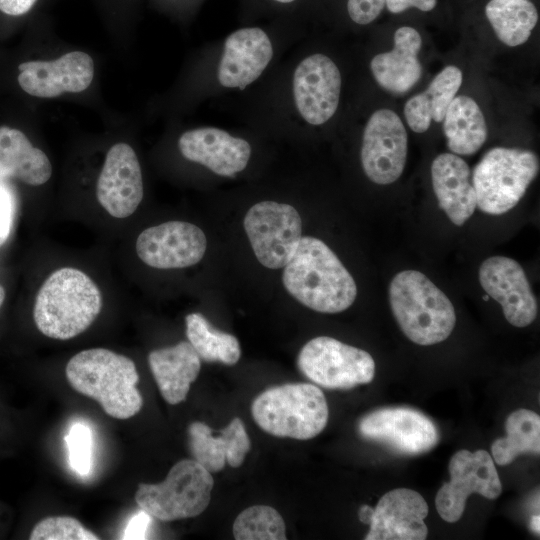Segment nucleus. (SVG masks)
<instances>
[{
  "label": "nucleus",
  "mask_w": 540,
  "mask_h": 540,
  "mask_svg": "<svg viewBox=\"0 0 540 540\" xmlns=\"http://www.w3.org/2000/svg\"><path fill=\"white\" fill-rule=\"evenodd\" d=\"M436 3L437 0H386L387 9L392 13H400L411 7L428 12L434 9Z\"/></svg>",
  "instance_id": "37"
},
{
  "label": "nucleus",
  "mask_w": 540,
  "mask_h": 540,
  "mask_svg": "<svg viewBox=\"0 0 540 540\" xmlns=\"http://www.w3.org/2000/svg\"><path fill=\"white\" fill-rule=\"evenodd\" d=\"M244 228L257 260L269 269L284 268L302 238L298 211L274 201L253 205L244 217Z\"/></svg>",
  "instance_id": "9"
},
{
  "label": "nucleus",
  "mask_w": 540,
  "mask_h": 540,
  "mask_svg": "<svg viewBox=\"0 0 540 540\" xmlns=\"http://www.w3.org/2000/svg\"><path fill=\"white\" fill-rule=\"evenodd\" d=\"M200 360L192 345L186 341L149 353L150 370L167 403L176 405L186 399L191 384L200 372Z\"/></svg>",
  "instance_id": "24"
},
{
  "label": "nucleus",
  "mask_w": 540,
  "mask_h": 540,
  "mask_svg": "<svg viewBox=\"0 0 540 540\" xmlns=\"http://www.w3.org/2000/svg\"><path fill=\"white\" fill-rule=\"evenodd\" d=\"M251 412L265 432L297 440L317 436L328 422V404L321 389L309 383H289L259 394Z\"/></svg>",
  "instance_id": "5"
},
{
  "label": "nucleus",
  "mask_w": 540,
  "mask_h": 540,
  "mask_svg": "<svg viewBox=\"0 0 540 540\" xmlns=\"http://www.w3.org/2000/svg\"><path fill=\"white\" fill-rule=\"evenodd\" d=\"M462 79L458 67L447 66L435 76L425 91L411 97L404 106V116L411 130L423 133L428 130L432 120L443 121Z\"/></svg>",
  "instance_id": "26"
},
{
  "label": "nucleus",
  "mask_w": 540,
  "mask_h": 540,
  "mask_svg": "<svg viewBox=\"0 0 540 540\" xmlns=\"http://www.w3.org/2000/svg\"><path fill=\"white\" fill-rule=\"evenodd\" d=\"M65 441L71 468L81 476L88 475L93 463V434L91 428L81 422L74 423L69 428Z\"/></svg>",
  "instance_id": "33"
},
{
  "label": "nucleus",
  "mask_w": 540,
  "mask_h": 540,
  "mask_svg": "<svg viewBox=\"0 0 540 540\" xmlns=\"http://www.w3.org/2000/svg\"><path fill=\"white\" fill-rule=\"evenodd\" d=\"M188 436L193 459L210 473L222 470L226 463L234 468L241 466L251 448L245 426L238 417L217 436L207 424L193 422L188 427Z\"/></svg>",
  "instance_id": "22"
},
{
  "label": "nucleus",
  "mask_w": 540,
  "mask_h": 540,
  "mask_svg": "<svg viewBox=\"0 0 540 540\" xmlns=\"http://www.w3.org/2000/svg\"><path fill=\"white\" fill-rule=\"evenodd\" d=\"M206 248L204 232L185 221H168L149 227L139 234L136 241L138 257L157 269L195 265L203 258Z\"/></svg>",
  "instance_id": "13"
},
{
  "label": "nucleus",
  "mask_w": 540,
  "mask_h": 540,
  "mask_svg": "<svg viewBox=\"0 0 540 540\" xmlns=\"http://www.w3.org/2000/svg\"><path fill=\"white\" fill-rule=\"evenodd\" d=\"M4 299H5V290H4V288L0 285V307H1V305L3 304V302H4Z\"/></svg>",
  "instance_id": "41"
},
{
  "label": "nucleus",
  "mask_w": 540,
  "mask_h": 540,
  "mask_svg": "<svg viewBox=\"0 0 540 540\" xmlns=\"http://www.w3.org/2000/svg\"><path fill=\"white\" fill-rule=\"evenodd\" d=\"M37 0H0V11L12 16L27 13Z\"/></svg>",
  "instance_id": "38"
},
{
  "label": "nucleus",
  "mask_w": 540,
  "mask_h": 540,
  "mask_svg": "<svg viewBox=\"0 0 540 540\" xmlns=\"http://www.w3.org/2000/svg\"><path fill=\"white\" fill-rule=\"evenodd\" d=\"M297 365L309 380L326 389H351L371 382L375 375V362L368 352L328 336L308 341Z\"/></svg>",
  "instance_id": "8"
},
{
  "label": "nucleus",
  "mask_w": 540,
  "mask_h": 540,
  "mask_svg": "<svg viewBox=\"0 0 540 540\" xmlns=\"http://www.w3.org/2000/svg\"><path fill=\"white\" fill-rule=\"evenodd\" d=\"M538 171L539 160L532 151L492 148L473 170L476 207L490 215L508 212L521 200Z\"/></svg>",
  "instance_id": "6"
},
{
  "label": "nucleus",
  "mask_w": 540,
  "mask_h": 540,
  "mask_svg": "<svg viewBox=\"0 0 540 540\" xmlns=\"http://www.w3.org/2000/svg\"><path fill=\"white\" fill-rule=\"evenodd\" d=\"M18 82L29 95L53 98L81 92L92 82L94 63L85 52L72 51L54 61H28L19 65Z\"/></svg>",
  "instance_id": "17"
},
{
  "label": "nucleus",
  "mask_w": 540,
  "mask_h": 540,
  "mask_svg": "<svg viewBox=\"0 0 540 540\" xmlns=\"http://www.w3.org/2000/svg\"><path fill=\"white\" fill-rule=\"evenodd\" d=\"M408 138L399 116L379 109L369 118L363 133L361 163L374 183L387 185L402 174L407 159Z\"/></svg>",
  "instance_id": "12"
},
{
  "label": "nucleus",
  "mask_w": 540,
  "mask_h": 540,
  "mask_svg": "<svg viewBox=\"0 0 540 540\" xmlns=\"http://www.w3.org/2000/svg\"><path fill=\"white\" fill-rule=\"evenodd\" d=\"M449 482L444 483L435 497L439 516L449 523L457 522L463 515L466 500L472 493L494 500L502 492V484L495 462L486 450L457 451L450 459Z\"/></svg>",
  "instance_id": "10"
},
{
  "label": "nucleus",
  "mask_w": 540,
  "mask_h": 540,
  "mask_svg": "<svg viewBox=\"0 0 540 540\" xmlns=\"http://www.w3.org/2000/svg\"><path fill=\"white\" fill-rule=\"evenodd\" d=\"M372 513H373V508H371L370 506L368 505L361 506L358 513L360 521L365 524H369Z\"/></svg>",
  "instance_id": "39"
},
{
  "label": "nucleus",
  "mask_w": 540,
  "mask_h": 540,
  "mask_svg": "<svg viewBox=\"0 0 540 540\" xmlns=\"http://www.w3.org/2000/svg\"><path fill=\"white\" fill-rule=\"evenodd\" d=\"M421 45L422 39L416 29L398 28L394 34V48L371 60L370 69L377 83L391 93L408 92L422 76L418 60Z\"/></svg>",
  "instance_id": "23"
},
{
  "label": "nucleus",
  "mask_w": 540,
  "mask_h": 540,
  "mask_svg": "<svg viewBox=\"0 0 540 540\" xmlns=\"http://www.w3.org/2000/svg\"><path fill=\"white\" fill-rule=\"evenodd\" d=\"M479 282L502 307L506 320L523 328L536 318L538 305L521 265L505 256H492L479 267Z\"/></svg>",
  "instance_id": "15"
},
{
  "label": "nucleus",
  "mask_w": 540,
  "mask_h": 540,
  "mask_svg": "<svg viewBox=\"0 0 540 540\" xmlns=\"http://www.w3.org/2000/svg\"><path fill=\"white\" fill-rule=\"evenodd\" d=\"M185 323L188 341L200 359L226 365L238 362L241 349L235 336L212 327L200 313L188 314Z\"/></svg>",
  "instance_id": "30"
},
{
  "label": "nucleus",
  "mask_w": 540,
  "mask_h": 540,
  "mask_svg": "<svg viewBox=\"0 0 540 540\" xmlns=\"http://www.w3.org/2000/svg\"><path fill=\"white\" fill-rule=\"evenodd\" d=\"M52 174L47 155L34 147L20 130L0 126V177L39 186Z\"/></svg>",
  "instance_id": "25"
},
{
  "label": "nucleus",
  "mask_w": 540,
  "mask_h": 540,
  "mask_svg": "<svg viewBox=\"0 0 540 540\" xmlns=\"http://www.w3.org/2000/svg\"><path fill=\"white\" fill-rule=\"evenodd\" d=\"M152 518L150 514L140 509L127 523L122 539H146Z\"/></svg>",
  "instance_id": "36"
},
{
  "label": "nucleus",
  "mask_w": 540,
  "mask_h": 540,
  "mask_svg": "<svg viewBox=\"0 0 540 540\" xmlns=\"http://www.w3.org/2000/svg\"><path fill=\"white\" fill-rule=\"evenodd\" d=\"M282 281L296 300L321 313L342 312L357 296L356 283L336 254L311 236L301 238Z\"/></svg>",
  "instance_id": "1"
},
{
  "label": "nucleus",
  "mask_w": 540,
  "mask_h": 540,
  "mask_svg": "<svg viewBox=\"0 0 540 540\" xmlns=\"http://www.w3.org/2000/svg\"><path fill=\"white\" fill-rule=\"evenodd\" d=\"M506 437L491 445L492 458L498 465H508L524 453L539 455L540 417L529 409L512 412L505 422Z\"/></svg>",
  "instance_id": "28"
},
{
  "label": "nucleus",
  "mask_w": 540,
  "mask_h": 540,
  "mask_svg": "<svg viewBox=\"0 0 540 540\" xmlns=\"http://www.w3.org/2000/svg\"><path fill=\"white\" fill-rule=\"evenodd\" d=\"M530 527L535 533L539 534V515H534L532 517Z\"/></svg>",
  "instance_id": "40"
},
{
  "label": "nucleus",
  "mask_w": 540,
  "mask_h": 540,
  "mask_svg": "<svg viewBox=\"0 0 540 540\" xmlns=\"http://www.w3.org/2000/svg\"><path fill=\"white\" fill-rule=\"evenodd\" d=\"M15 205L11 193L0 186V247L10 237L13 227Z\"/></svg>",
  "instance_id": "35"
},
{
  "label": "nucleus",
  "mask_w": 540,
  "mask_h": 540,
  "mask_svg": "<svg viewBox=\"0 0 540 540\" xmlns=\"http://www.w3.org/2000/svg\"><path fill=\"white\" fill-rule=\"evenodd\" d=\"M178 147L189 161L199 163L220 176L233 177L246 166L251 155L250 144L215 127L184 132Z\"/></svg>",
  "instance_id": "19"
},
{
  "label": "nucleus",
  "mask_w": 540,
  "mask_h": 540,
  "mask_svg": "<svg viewBox=\"0 0 540 540\" xmlns=\"http://www.w3.org/2000/svg\"><path fill=\"white\" fill-rule=\"evenodd\" d=\"M65 373L74 390L96 400L113 418H131L142 408L139 375L127 356L105 348L83 350L68 361Z\"/></svg>",
  "instance_id": "2"
},
{
  "label": "nucleus",
  "mask_w": 540,
  "mask_h": 540,
  "mask_svg": "<svg viewBox=\"0 0 540 540\" xmlns=\"http://www.w3.org/2000/svg\"><path fill=\"white\" fill-rule=\"evenodd\" d=\"M358 432L364 439L405 456L426 453L440 440L435 423L422 412L409 407L376 409L360 419Z\"/></svg>",
  "instance_id": "11"
},
{
  "label": "nucleus",
  "mask_w": 540,
  "mask_h": 540,
  "mask_svg": "<svg viewBox=\"0 0 540 540\" xmlns=\"http://www.w3.org/2000/svg\"><path fill=\"white\" fill-rule=\"evenodd\" d=\"M274 1H277V2H280V3H290L294 0H274Z\"/></svg>",
  "instance_id": "42"
},
{
  "label": "nucleus",
  "mask_w": 540,
  "mask_h": 540,
  "mask_svg": "<svg viewBox=\"0 0 540 540\" xmlns=\"http://www.w3.org/2000/svg\"><path fill=\"white\" fill-rule=\"evenodd\" d=\"M428 504L418 492L396 488L378 501L365 540H424L428 529L424 519Z\"/></svg>",
  "instance_id": "18"
},
{
  "label": "nucleus",
  "mask_w": 540,
  "mask_h": 540,
  "mask_svg": "<svg viewBox=\"0 0 540 540\" xmlns=\"http://www.w3.org/2000/svg\"><path fill=\"white\" fill-rule=\"evenodd\" d=\"M468 164L454 153L438 155L431 165V179L439 207L456 226L473 215L477 203Z\"/></svg>",
  "instance_id": "21"
},
{
  "label": "nucleus",
  "mask_w": 540,
  "mask_h": 540,
  "mask_svg": "<svg viewBox=\"0 0 540 540\" xmlns=\"http://www.w3.org/2000/svg\"><path fill=\"white\" fill-rule=\"evenodd\" d=\"M392 314L412 342L428 346L446 340L455 323V309L446 294L417 270L397 273L389 286Z\"/></svg>",
  "instance_id": "4"
},
{
  "label": "nucleus",
  "mask_w": 540,
  "mask_h": 540,
  "mask_svg": "<svg viewBox=\"0 0 540 540\" xmlns=\"http://www.w3.org/2000/svg\"><path fill=\"white\" fill-rule=\"evenodd\" d=\"M31 540H98L77 519L69 516L47 517L39 521L30 533Z\"/></svg>",
  "instance_id": "32"
},
{
  "label": "nucleus",
  "mask_w": 540,
  "mask_h": 540,
  "mask_svg": "<svg viewBox=\"0 0 540 540\" xmlns=\"http://www.w3.org/2000/svg\"><path fill=\"white\" fill-rule=\"evenodd\" d=\"M102 309V294L84 272L72 267L54 271L39 289L33 318L38 330L58 340L83 333Z\"/></svg>",
  "instance_id": "3"
},
{
  "label": "nucleus",
  "mask_w": 540,
  "mask_h": 540,
  "mask_svg": "<svg viewBox=\"0 0 540 540\" xmlns=\"http://www.w3.org/2000/svg\"><path fill=\"white\" fill-rule=\"evenodd\" d=\"M273 56L267 34L260 28H242L224 42L217 77L227 88L245 89L265 70Z\"/></svg>",
  "instance_id": "20"
},
{
  "label": "nucleus",
  "mask_w": 540,
  "mask_h": 540,
  "mask_svg": "<svg viewBox=\"0 0 540 540\" xmlns=\"http://www.w3.org/2000/svg\"><path fill=\"white\" fill-rule=\"evenodd\" d=\"M96 196L111 216L123 219L132 215L143 198L140 164L133 148L117 143L107 152L98 177Z\"/></svg>",
  "instance_id": "16"
},
{
  "label": "nucleus",
  "mask_w": 540,
  "mask_h": 540,
  "mask_svg": "<svg viewBox=\"0 0 540 540\" xmlns=\"http://www.w3.org/2000/svg\"><path fill=\"white\" fill-rule=\"evenodd\" d=\"M444 134L448 148L456 155H472L487 138L484 115L474 99L454 97L444 116Z\"/></svg>",
  "instance_id": "27"
},
{
  "label": "nucleus",
  "mask_w": 540,
  "mask_h": 540,
  "mask_svg": "<svg viewBox=\"0 0 540 540\" xmlns=\"http://www.w3.org/2000/svg\"><path fill=\"white\" fill-rule=\"evenodd\" d=\"M286 526L280 513L267 505H254L242 511L234 521L237 540H284Z\"/></svg>",
  "instance_id": "31"
},
{
  "label": "nucleus",
  "mask_w": 540,
  "mask_h": 540,
  "mask_svg": "<svg viewBox=\"0 0 540 540\" xmlns=\"http://www.w3.org/2000/svg\"><path fill=\"white\" fill-rule=\"evenodd\" d=\"M483 300L485 301H488L489 300V296L486 294V295H483Z\"/></svg>",
  "instance_id": "43"
},
{
  "label": "nucleus",
  "mask_w": 540,
  "mask_h": 540,
  "mask_svg": "<svg viewBox=\"0 0 540 540\" xmlns=\"http://www.w3.org/2000/svg\"><path fill=\"white\" fill-rule=\"evenodd\" d=\"M213 485L208 470L194 459H183L172 466L161 483L139 484L135 501L160 521L192 518L208 507Z\"/></svg>",
  "instance_id": "7"
},
{
  "label": "nucleus",
  "mask_w": 540,
  "mask_h": 540,
  "mask_svg": "<svg viewBox=\"0 0 540 540\" xmlns=\"http://www.w3.org/2000/svg\"><path fill=\"white\" fill-rule=\"evenodd\" d=\"M485 13L497 38L511 47L526 42L538 21L536 7L529 0H491Z\"/></svg>",
  "instance_id": "29"
},
{
  "label": "nucleus",
  "mask_w": 540,
  "mask_h": 540,
  "mask_svg": "<svg viewBox=\"0 0 540 540\" xmlns=\"http://www.w3.org/2000/svg\"><path fill=\"white\" fill-rule=\"evenodd\" d=\"M340 92V71L326 55H310L296 67L293 76L295 105L309 124L321 125L334 115Z\"/></svg>",
  "instance_id": "14"
},
{
  "label": "nucleus",
  "mask_w": 540,
  "mask_h": 540,
  "mask_svg": "<svg viewBox=\"0 0 540 540\" xmlns=\"http://www.w3.org/2000/svg\"><path fill=\"white\" fill-rule=\"evenodd\" d=\"M385 5L386 0H348L347 10L352 21L366 25L379 16Z\"/></svg>",
  "instance_id": "34"
}]
</instances>
